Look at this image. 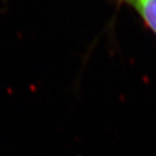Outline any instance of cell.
I'll return each mask as SVG.
<instances>
[{
	"instance_id": "obj_1",
	"label": "cell",
	"mask_w": 156,
	"mask_h": 156,
	"mask_svg": "<svg viewBox=\"0 0 156 156\" xmlns=\"http://www.w3.org/2000/svg\"><path fill=\"white\" fill-rule=\"evenodd\" d=\"M156 34V0H128Z\"/></svg>"
}]
</instances>
